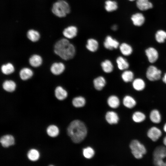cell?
I'll return each mask as SVG.
<instances>
[{"label": "cell", "mask_w": 166, "mask_h": 166, "mask_svg": "<svg viewBox=\"0 0 166 166\" xmlns=\"http://www.w3.org/2000/svg\"><path fill=\"white\" fill-rule=\"evenodd\" d=\"M55 54L65 60L72 59L75 53L74 46L66 38H63L55 43L53 47Z\"/></svg>", "instance_id": "obj_1"}, {"label": "cell", "mask_w": 166, "mask_h": 166, "mask_svg": "<svg viewBox=\"0 0 166 166\" xmlns=\"http://www.w3.org/2000/svg\"><path fill=\"white\" fill-rule=\"evenodd\" d=\"M67 133L73 142L78 143L86 137L87 130L83 122L79 120H75L72 121L68 126Z\"/></svg>", "instance_id": "obj_2"}, {"label": "cell", "mask_w": 166, "mask_h": 166, "mask_svg": "<svg viewBox=\"0 0 166 166\" xmlns=\"http://www.w3.org/2000/svg\"><path fill=\"white\" fill-rule=\"evenodd\" d=\"M68 3L65 0H58L52 5L51 11L56 16L60 18L66 16L70 12Z\"/></svg>", "instance_id": "obj_3"}, {"label": "cell", "mask_w": 166, "mask_h": 166, "mask_svg": "<svg viewBox=\"0 0 166 166\" xmlns=\"http://www.w3.org/2000/svg\"><path fill=\"white\" fill-rule=\"evenodd\" d=\"M131 152L135 158H142L147 152L145 146L139 141L134 140L132 141L129 145Z\"/></svg>", "instance_id": "obj_4"}, {"label": "cell", "mask_w": 166, "mask_h": 166, "mask_svg": "<svg viewBox=\"0 0 166 166\" xmlns=\"http://www.w3.org/2000/svg\"><path fill=\"white\" fill-rule=\"evenodd\" d=\"M162 72L154 65L149 66L147 68L146 76L150 81H153L159 80L161 77Z\"/></svg>", "instance_id": "obj_5"}, {"label": "cell", "mask_w": 166, "mask_h": 166, "mask_svg": "<svg viewBox=\"0 0 166 166\" xmlns=\"http://www.w3.org/2000/svg\"><path fill=\"white\" fill-rule=\"evenodd\" d=\"M145 53L150 63H155L158 58V52L154 47H149L146 49L145 50Z\"/></svg>", "instance_id": "obj_6"}, {"label": "cell", "mask_w": 166, "mask_h": 166, "mask_svg": "<svg viewBox=\"0 0 166 166\" xmlns=\"http://www.w3.org/2000/svg\"><path fill=\"white\" fill-rule=\"evenodd\" d=\"M161 130L158 128L153 126L150 128L147 132L148 137L153 141L158 140L162 135Z\"/></svg>", "instance_id": "obj_7"}, {"label": "cell", "mask_w": 166, "mask_h": 166, "mask_svg": "<svg viewBox=\"0 0 166 166\" xmlns=\"http://www.w3.org/2000/svg\"><path fill=\"white\" fill-rule=\"evenodd\" d=\"M65 69V65L62 62H55L51 65L50 70L52 74L57 76L61 74L64 71Z\"/></svg>", "instance_id": "obj_8"}, {"label": "cell", "mask_w": 166, "mask_h": 166, "mask_svg": "<svg viewBox=\"0 0 166 166\" xmlns=\"http://www.w3.org/2000/svg\"><path fill=\"white\" fill-rule=\"evenodd\" d=\"M104 45L105 48L109 50H112L114 49L117 48L119 45V43L111 36H108L105 39Z\"/></svg>", "instance_id": "obj_9"}, {"label": "cell", "mask_w": 166, "mask_h": 166, "mask_svg": "<svg viewBox=\"0 0 166 166\" xmlns=\"http://www.w3.org/2000/svg\"><path fill=\"white\" fill-rule=\"evenodd\" d=\"M2 146L4 148H8L14 144V138L13 136L10 134L3 136L0 139Z\"/></svg>", "instance_id": "obj_10"}, {"label": "cell", "mask_w": 166, "mask_h": 166, "mask_svg": "<svg viewBox=\"0 0 166 166\" xmlns=\"http://www.w3.org/2000/svg\"><path fill=\"white\" fill-rule=\"evenodd\" d=\"M77 32V28L74 26H70L65 28L62 34L66 38L72 39L76 36Z\"/></svg>", "instance_id": "obj_11"}, {"label": "cell", "mask_w": 166, "mask_h": 166, "mask_svg": "<svg viewBox=\"0 0 166 166\" xmlns=\"http://www.w3.org/2000/svg\"><path fill=\"white\" fill-rule=\"evenodd\" d=\"M153 159H164L166 157V146H159L157 147L153 153Z\"/></svg>", "instance_id": "obj_12"}, {"label": "cell", "mask_w": 166, "mask_h": 166, "mask_svg": "<svg viewBox=\"0 0 166 166\" xmlns=\"http://www.w3.org/2000/svg\"><path fill=\"white\" fill-rule=\"evenodd\" d=\"M42 57L39 55L34 54L29 59V64L32 67L37 68L40 66L42 63Z\"/></svg>", "instance_id": "obj_13"}, {"label": "cell", "mask_w": 166, "mask_h": 166, "mask_svg": "<svg viewBox=\"0 0 166 166\" xmlns=\"http://www.w3.org/2000/svg\"><path fill=\"white\" fill-rule=\"evenodd\" d=\"M54 94L56 98L60 101L64 100L68 96L67 91L60 86H58L55 88Z\"/></svg>", "instance_id": "obj_14"}, {"label": "cell", "mask_w": 166, "mask_h": 166, "mask_svg": "<svg viewBox=\"0 0 166 166\" xmlns=\"http://www.w3.org/2000/svg\"><path fill=\"white\" fill-rule=\"evenodd\" d=\"M20 79L23 81H26L30 79L33 75V72L32 69L28 67L22 68L19 73Z\"/></svg>", "instance_id": "obj_15"}, {"label": "cell", "mask_w": 166, "mask_h": 166, "mask_svg": "<svg viewBox=\"0 0 166 166\" xmlns=\"http://www.w3.org/2000/svg\"><path fill=\"white\" fill-rule=\"evenodd\" d=\"M3 89L6 92L12 93L14 92L16 88L15 82L11 80L4 81L2 85Z\"/></svg>", "instance_id": "obj_16"}, {"label": "cell", "mask_w": 166, "mask_h": 166, "mask_svg": "<svg viewBox=\"0 0 166 166\" xmlns=\"http://www.w3.org/2000/svg\"><path fill=\"white\" fill-rule=\"evenodd\" d=\"M131 20L135 26H141L144 23L145 21V18L142 14L138 13L132 15Z\"/></svg>", "instance_id": "obj_17"}, {"label": "cell", "mask_w": 166, "mask_h": 166, "mask_svg": "<svg viewBox=\"0 0 166 166\" xmlns=\"http://www.w3.org/2000/svg\"><path fill=\"white\" fill-rule=\"evenodd\" d=\"M145 83L142 79L136 78L132 81V86L136 90L140 91L143 90L145 87Z\"/></svg>", "instance_id": "obj_18"}, {"label": "cell", "mask_w": 166, "mask_h": 166, "mask_svg": "<svg viewBox=\"0 0 166 166\" xmlns=\"http://www.w3.org/2000/svg\"><path fill=\"white\" fill-rule=\"evenodd\" d=\"M136 5L138 8L141 10H146L152 8V3L148 0H136Z\"/></svg>", "instance_id": "obj_19"}, {"label": "cell", "mask_w": 166, "mask_h": 166, "mask_svg": "<svg viewBox=\"0 0 166 166\" xmlns=\"http://www.w3.org/2000/svg\"><path fill=\"white\" fill-rule=\"evenodd\" d=\"M105 119L110 124H117L119 120L117 114L112 111H108L106 113Z\"/></svg>", "instance_id": "obj_20"}, {"label": "cell", "mask_w": 166, "mask_h": 166, "mask_svg": "<svg viewBox=\"0 0 166 166\" xmlns=\"http://www.w3.org/2000/svg\"><path fill=\"white\" fill-rule=\"evenodd\" d=\"M123 102L124 105L129 109L133 108L136 104L135 99L130 95L125 96L123 98Z\"/></svg>", "instance_id": "obj_21"}, {"label": "cell", "mask_w": 166, "mask_h": 166, "mask_svg": "<svg viewBox=\"0 0 166 166\" xmlns=\"http://www.w3.org/2000/svg\"><path fill=\"white\" fill-rule=\"evenodd\" d=\"M2 73L5 75H9L12 73L15 70V68L13 64L10 62L2 64L1 67Z\"/></svg>", "instance_id": "obj_22"}, {"label": "cell", "mask_w": 166, "mask_h": 166, "mask_svg": "<svg viewBox=\"0 0 166 166\" xmlns=\"http://www.w3.org/2000/svg\"><path fill=\"white\" fill-rule=\"evenodd\" d=\"M149 118L151 121L155 124L160 123L161 120V114L159 111L156 109H154L151 111Z\"/></svg>", "instance_id": "obj_23"}, {"label": "cell", "mask_w": 166, "mask_h": 166, "mask_svg": "<svg viewBox=\"0 0 166 166\" xmlns=\"http://www.w3.org/2000/svg\"><path fill=\"white\" fill-rule=\"evenodd\" d=\"M93 83L95 89L98 90H101L105 86L106 81L103 77L99 76L94 80Z\"/></svg>", "instance_id": "obj_24"}, {"label": "cell", "mask_w": 166, "mask_h": 166, "mask_svg": "<svg viewBox=\"0 0 166 166\" xmlns=\"http://www.w3.org/2000/svg\"><path fill=\"white\" fill-rule=\"evenodd\" d=\"M26 36L31 42H35L39 40L40 35L37 31L33 29H30L27 31Z\"/></svg>", "instance_id": "obj_25"}, {"label": "cell", "mask_w": 166, "mask_h": 166, "mask_svg": "<svg viewBox=\"0 0 166 166\" xmlns=\"http://www.w3.org/2000/svg\"><path fill=\"white\" fill-rule=\"evenodd\" d=\"M119 48L122 54L125 56L130 55L133 51V49L131 46L125 43L121 44L120 45Z\"/></svg>", "instance_id": "obj_26"}, {"label": "cell", "mask_w": 166, "mask_h": 166, "mask_svg": "<svg viewBox=\"0 0 166 166\" xmlns=\"http://www.w3.org/2000/svg\"><path fill=\"white\" fill-rule=\"evenodd\" d=\"M116 62L119 69L121 70L127 69L129 66V64L127 60L122 57H118Z\"/></svg>", "instance_id": "obj_27"}, {"label": "cell", "mask_w": 166, "mask_h": 166, "mask_svg": "<svg viewBox=\"0 0 166 166\" xmlns=\"http://www.w3.org/2000/svg\"><path fill=\"white\" fill-rule=\"evenodd\" d=\"M98 47V43L95 39L90 38L87 40L86 47L89 51L92 52H95L97 49Z\"/></svg>", "instance_id": "obj_28"}, {"label": "cell", "mask_w": 166, "mask_h": 166, "mask_svg": "<svg viewBox=\"0 0 166 166\" xmlns=\"http://www.w3.org/2000/svg\"><path fill=\"white\" fill-rule=\"evenodd\" d=\"M132 118L134 122L140 123L145 120L146 119V116L145 114L142 112L137 111L133 113Z\"/></svg>", "instance_id": "obj_29"}, {"label": "cell", "mask_w": 166, "mask_h": 166, "mask_svg": "<svg viewBox=\"0 0 166 166\" xmlns=\"http://www.w3.org/2000/svg\"><path fill=\"white\" fill-rule=\"evenodd\" d=\"M46 132L49 136L51 137L57 136L59 133V129L57 126L52 124L49 126L46 129Z\"/></svg>", "instance_id": "obj_30"}, {"label": "cell", "mask_w": 166, "mask_h": 166, "mask_svg": "<svg viewBox=\"0 0 166 166\" xmlns=\"http://www.w3.org/2000/svg\"><path fill=\"white\" fill-rule=\"evenodd\" d=\"M107 103L108 105L113 108H116L119 105L120 100L118 98L114 95L111 96L108 99Z\"/></svg>", "instance_id": "obj_31"}, {"label": "cell", "mask_w": 166, "mask_h": 166, "mask_svg": "<svg viewBox=\"0 0 166 166\" xmlns=\"http://www.w3.org/2000/svg\"><path fill=\"white\" fill-rule=\"evenodd\" d=\"M28 158L30 161H35L37 160L39 158L40 154L37 149L33 148L30 150L27 154Z\"/></svg>", "instance_id": "obj_32"}, {"label": "cell", "mask_w": 166, "mask_h": 166, "mask_svg": "<svg viewBox=\"0 0 166 166\" xmlns=\"http://www.w3.org/2000/svg\"><path fill=\"white\" fill-rule=\"evenodd\" d=\"M134 74L133 72L129 70H125L121 74V78L125 82H128L134 80Z\"/></svg>", "instance_id": "obj_33"}, {"label": "cell", "mask_w": 166, "mask_h": 166, "mask_svg": "<svg viewBox=\"0 0 166 166\" xmlns=\"http://www.w3.org/2000/svg\"><path fill=\"white\" fill-rule=\"evenodd\" d=\"M105 7L107 11L111 12L116 10L118 8V6L116 2L108 0L105 2Z\"/></svg>", "instance_id": "obj_34"}, {"label": "cell", "mask_w": 166, "mask_h": 166, "mask_svg": "<svg viewBox=\"0 0 166 166\" xmlns=\"http://www.w3.org/2000/svg\"><path fill=\"white\" fill-rule=\"evenodd\" d=\"M101 66L103 70L106 73H110L113 69V65L110 61L105 60L101 63Z\"/></svg>", "instance_id": "obj_35"}, {"label": "cell", "mask_w": 166, "mask_h": 166, "mask_svg": "<svg viewBox=\"0 0 166 166\" xmlns=\"http://www.w3.org/2000/svg\"><path fill=\"white\" fill-rule=\"evenodd\" d=\"M85 104V100L83 97L79 96L74 98L72 100V104L76 108L81 107Z\"/></svg>", "instance_id": "obj_36"}, {"label": "cell", "mask_w": 166, "mask_h": 166, "mask_svg": "<svg viewBox=\"0 0 166 166\" xmlns=\"http://www.w3.org/2000/svg\"><path fill=\"white\" fill-rule=\"evenodd\" d=\"M155 38L158 43H164L166 39V32L162 30L157 31L155 34Z\"/></svg>", "instance_id": "obj_37"}, {"label": "cell", "mask_w": 166, "mask_h": 166, "mask_svg": "<svg viewBox=\"0 0 166 166\" xmlns=\"http://www.w3.org/2000/svg\"><path fill=\"white\" fill-rule=\"evenodd\" d=\"M95 154L94 151L90 147H87L83 149V154L86 158L89 159L93 157Z\"/></svg>", "instance_id": "obj_38"}, {"label": "cell", "mask_w": 166, "mask_h": 166, "mask_svg": "<svg viewBox=\"0 0 166 166\" xmlns=\"http://www.w3.org/2000/svg\"><path fill=\"white\" fill-rule=\"evenodd\" d=\"M153 163L156 166H166L165 162L163 159H153Z\"/></svg>", "instance_id": "obj_39"}, {"label": "cell", "mask_w": 166, "mask_h": 166, "mask_svg": "<svg viewBox=\"0 0 166 166\" xmlns=\"http://www.w3.org/2000/svg\"><path fill=\"white\" fill-rule=\"evenodd\" d=\"M162 80L164 83L166 84V73L164 74L162 78Z\"/></svg>", "instance_id": "obj_40"}, {"label": "cell", "mask_w": 166, "mask_h": 166, "mask_svg": "<svg viewBox=\"0 0 166 166\" xmlns=\"http://www.w3.org/2000/svg\"><path fill=\"white\" fill-rule=\"evenodd\" d=\"M112 29L113 30L115 31L117 29V26L116 25H114L112 27Z\"/></svg>", "instance_id": "obj_41"}, {"label": "cell", "mask_w": 166, "mask_h": 166, "mask_svg": "<svg viewBox=\"0 0 166 166\" xmlns=\"http://www.w3.org/2000/svg\"><path fill=\"white\" fill-rule=\"evenodd\" d=\"M163 143L164 146H166V136L163 138Z\"/></svg>", "instance_id": "obj_42"}, {"label": "cell", "mask_w": 166, "mask_h": 166, "mask_svg": "<svg viewBox=\"0 0 166 166\" xmlns=\"http://www.w3.org/2000/svg\"><path fill=\"white\" fill-rule=\"evenodd\" d=\"M163 130L166 132V123L164 124L163 126Z\"/></svg>", "instance_id": "obj_43"}, {"label": "cell", "mask_w": 166, "mask_h": 166, "mask_svg": "<svg viewBox=\"0 0 166 166\" xmlns=\"http://www.w3.org/2000/svg\"><path fill=\"white\" fill-rule=\"evenodd\" d=\"M128 0L131 1H135V0Z\"/></svg>", "instance_id": "obj_44"}, {"label": "cell", "mask_w": 166, "mask_h": 166, "mask_svg": "<svg viewBox=\"0 0 166 166\" xmlns=\"http://www.w3.org/2000/svg\"><path fill=\"white\" fill-rule=\"evenodd\" d=\"M165 164H166V161H165Z\"/></svg>", "instance_id": "obj_45"}]
</instances>
